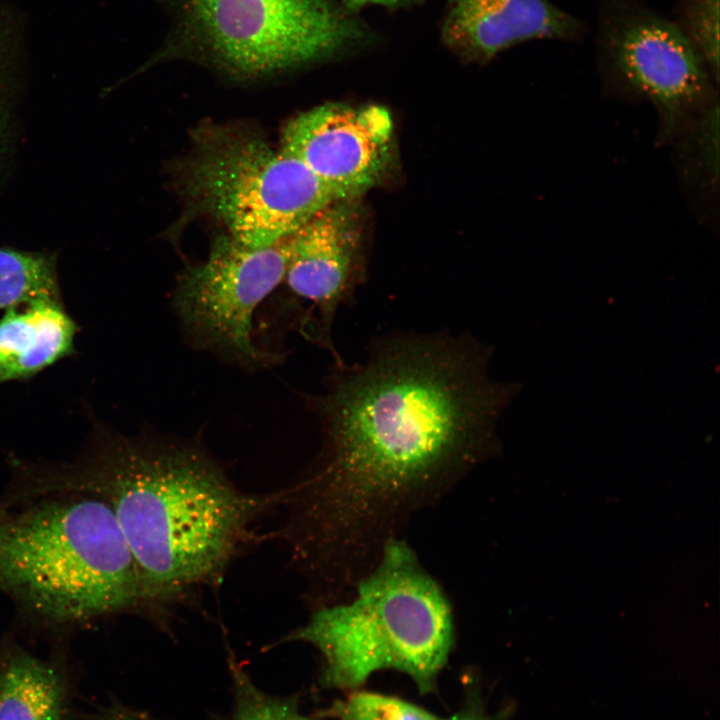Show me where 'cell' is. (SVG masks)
<instances>
[{"label": "cell", "mask_w": 720, "mask_h": 720, "mask_svg": "<svg viewBox=\"0 0 720 720\" xmlns=\"http://www.w3.org/2000/svg\"><path fill=\"white\" fill-rule=\"evenodd\" d=\"M677 19L719 83L720 0H676Z\"/></svg>", "instance_id": "ac0fdd59"}, {"label": "cell", "mask_w": 720, "mask_h": 720, "mask_svg": "<svg viewBox=\"0 0 720 720\" xmlns=\"http://www.w3.org/2000/svg\"><path fill=\"white\" fill-rule=\"evenodd\" d=\"M483 360L471 336L401 333L336 363L311 400L323 447L295 495L311 574L354 586L415 512L481 460L494 400Z\"/></svg>", "instance_id": "6da1fadb"}, {"label": "cell", "mask_w": 720, "mask_h": 720, "mask_svg": "<svg viewBox=\"0 0 720 720\" xmlns=\"http://www.w3.org/2000/svg\"><path fill=\"white\" fill-rule=\"evenodd\" d=\"M719 103L702 114L675 142L685 152V180L711 195L718 183Z\"/></svg>", "instance_id": "9a60e30c"}, {"label": "cell", "mask_w": 720, "mask_h": 720, "mask_svg": "<svg viewBox=\"0 0 720 720\" xmlns=\"http://www.w3.org/2000/svg\"><path fill=\"white\" fill-rule=\"evenodd\" d=\"M326 714L337 720H451L405 700L368 691H355L334 702Z\"/></svg>", "instance_id": "e0dca14e"}, {"label": "cell", "mask_w": 720, "mask_h": 720, "mask_svg": "<svg viewBox=\"0 0 720 720\" xmlns=\"http://www.w3.org/2000/svg\"><path fill=\"white\" fill-rule=\"evenodd\" d=\"M286 640L319 651L320 681L327 688L356 689L390 668L428 693L452 649L454 621L440 585L412 548L395 538L347 599L317 607Z\"/></svg>", "instance_id": "277c9868"}, {"label": "cell", "mask_w": 720, "mask_h": 720, "mask_svg": "<svg viewBox=\"0 0 720 720\" xmlns=\"http://www.w3.org/2000/svg\"><path fill=\"white\" fill-rule=\"evenodd\" d=\"M64 703L53 665L17 645L0 651V720H60Z\"/></svg>", "instance_id": "4fadbf2b"}, {"label": "cell", "mask_w": 720, "mask_h": 720, "mask_svg": "<svg viewBox=\"0 0 720 720\" xmlns=\"http://www.w3.org/2000/svg\"><path fill=\"white\" fill-rule=\"evenodd\" d=\"M229 668L233 706L228 714L212 720H310L299 711L294 697L271 696L258 689L232 656Z\"/></svg>", "instance_id": "2e32d148"}, {"label": "cell", "mask_w": 720, "mask_h": 720, "mask_svg": "<svg viewBox=\"0 0 720 720\" xmlns=\"http://www.w3.org/2000/svg\"><path fill=\"white\" fill-rule=\"evenodd\" d=\"M186 185L228 235L251 248L271 246L330 204L350 199L283 149L218 128L200 136Z\"/></svg>", "instance_id": "5b68a950"}, {"label": "cell", "mask_w": 720, "mask_h": 720, "mask_svg": "<svg viewBox=\"0 0 720 720\" xmlns=\"http://www.w3.org/2000/svg\"><path fill=\"white\" fill-rule=\"evenodd\" d=\"M79 461L36 476L35 490L81 493L112 510L134 558L143 609L160 618L215 582L273 498L235 487L203 451L102 434Z\"/></svg>", "instance_id": "7a4b0ae2"}, {"label": "cell", "mask_w": 720, "mask_h": 720, "mask_svg": "<svg viewBox=\"0 0 720 720\" xmlns=\"http://www.w3.org/2000/svg\"><path fill=\"white\" fill-rule=\"evenodd\" d=\"M124 720H144V719H139V718L133 717V718H126V719H124Z\"/></svg>", "instance_id": "7402d4cb"}, {"label": "cell", "mask_w": 720, "mask_h": 720, "mask_svg": "<svg viewBox=\"0 0 720 720\" xmlns=\"http://www.w3.org/2000/svg\"><path fill=\"white\" fill-rule=\"evenodd\" d=\"M393 121L380 105L329 103L294 118L281 149L345 198H356L384 175L393 146Z\"/></svg>", "instance_id": "9c48e42d"}, {"label": "cell", "mask_w": 720, "mask_h": 720, "mask_svg": "<svg viewBox=\"0 0 720 720\" xmlns=\"http://www.w3.org/2000/svg\"><path fill=\"white\" fill-rule=\"evenodd\" d=\"M596 52L610 91L652 104L658 144L674 143L719 103V83L692 41L639 0L600 1Z\"/></svg>", "instance_id": "8992f818"}, {"label": "cell", "mask_w": 720, "mask_h": 720, "mask_svg": "<svg viewBox=\"0 0 720 720\" xmlns=\"http://www.w3.org/2000/svg\"><path fill=\"white\" fill-rule=\"evenodd\" d=\"M0 588L58 624L143 609L137 567L111 508L81 493L0 507Z\"/></svg>", "instance_id": "3957f363"}, {"label": "cell", "mask_w": 720, "mask_h": 720, "mask_svg": "<svg viewBox=\"0 0 720 720\" xmlns=\"http://www.w3.org/2000/svg\"><path fill=\"white\" fill-rule=\"evenodd\" d=\"M355 198L322 209L288 238L284 280L310 306L315 339L339 362L331 330L339 308L351 301L359 282L360 216Z\"/></svg>", "instance_id": "30bf717a"}, {"label": "cell", "mask_w": 720, "mask_h": 720, "mask_svg": "<svg viewBox=\"0 0 720 720\" xmlns=\"http://www.w3.org/2000/svg\"><path fill=\"white\" fill-rule=\"evenodd\" d=\"M23 305L0 318V383L30 377L73 351L76 325L59 298Z\"/></svg>", "instance_id": "7c38bea8"}, {"label": "cell", "mask_w": 720, "mask_h": 720, "mask_svg": "<svg viewBox=\"0 0 720 720\" xmlns=\"http://www.w3.org/2000/svg\"><path fill=\"white\" fill-rule=\"evenodd\" d=\"M11 30L6 22L0 19V144L5 131V124L7 120V105L5 104L4 95V67L7 60V52L10 50Z\"/></svg>", "instance_id": "d6986e66"}, {"label": "cell", "mask_w": 720, "mask_h": 720, "mask_svg": "<svg viewBox=\"0 0 720 720\" xmlns=\"http://www.w3.org/2000/svg\"><path fill=\"white\" fill-rule=\"evenodd\" d=\"M288 238L262 248L245 246L230 235L218 237L206 260L178 279L173 305L194 344L248 368L279 358L253 340V315L284 280Z\"/></svg>", "instance_id": "ba28073f"}, {"label": "cell", "mask_w": 720, "mask_h": 720, "mask_svg": "<svg viewBox=\"0 0 720 720\" xmlns=\"http://www.w3.org/2000/svg\"><path fill=\"white\" fill-rule=\"evenodd\" d=\"M441 31L450 50L487 62L528 41L581 40L586 26L550 0H449Z\"/></svg>", "instance_id": "8fae6325"}, {"label": "cell", "mask_w": 720, "mask_h": 720, "mask_svg": "<svg viewBox=\"0 0 720 720\" xmlns=\"http://www.w3.org/2000/svg\"><path fill=\"white\" fill-rule=\"evenodd\" d=\"M40 298H59L55 257L0 248V309Z\"/></svg>", "instance_id": "5bb4252c"}, {"label": "cell", "mask_w": 720, "mask_h": 720, "mask_svg": "<svg viewBox=\"0 0 720 720\" xmlns=\"http://www.w3.org/2000/svg\"><path fill=\"white\" fill-rule=\"evenodd\" d=\"M347 9L357 10L367 4H380L385 6H399L415 0H343Z\"/></svg>", "instance_id": "ffe728a7"}, {"label": "cell", "mask_w": 720, "mask_h": 720, "mask_svg": "<svg viewBox=\"0 0 720 720\" xmlns=\"http://www.w3.org/2000/svg\"><path fill=\"white\" fill-rule=\"evenodd\" d=\"M181 22L210 59L254 76L331 56L363 35L330 0H182Z\"/></svg>", "instance_id": "52a82bcc"}, {"label": "cell", "mask_w": 720, "mask_h": 720, "mask_svg": "<svg viewBox=\"0 0 720 720\" xmlns=\"http://www.w3.org/2000/svg\"><path fill=\"white\" fill-rule=\"evenodd\" d=\"M450 718L451 720H492L479 705L475 704L465 707Z\"/></svg>", "instance_id": "44dd1931"}]
</instances>
